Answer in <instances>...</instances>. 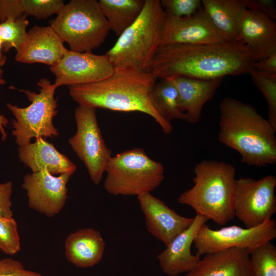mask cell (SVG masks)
Wrapping results in <instances>:
<instances>
[{
    "mask_svg": "<svg viewBox=\"0 0 276 276\" xmlns=\"http://www.w3.org/2000/svg\"><path fill=\"white\" fill-rule=\"evenodd\" d=\"M204 256L186 276H252L247 249L231 248Z\"/></svg>",
    "mask_w": 276,
    "mask_h": 276,
    "instance_id": "20",
    "label": "cell"
},
{
    "mask_svg": "<svg viewBox=\"0 0 276 276\" xmlns=\"http://www.w3.org/2000/svg\"><path fill=\"white\" fill-rule=\"evenodd\" d=\"M276 177L259 179L240 177L236 180L234 214L246 228L258 226L271 219L276 212Z\"/></svg>",
    "mask_w": 276,
    "mask_h": 276,
    "instance_id": "10",
    "label": "cell"
},
{
    "mask_svg": "<svg viewBox=\"0 0 276 276\" xmlns=\"http://www.w3.org/2000/svg\"><path fill=\"white\" fill-rule=\"evenodd\" d=\"M2 47L3 42L0 39V67L3 66L7 61V57L3 53Z\"/></svg>",
    "mask_w": 276,
    "mask_h": 276,
    "instance_id": "38",
    "label": "cell"
},
{
    "mask_svg": "<svg viewBox=\"0 0 276 276\" xmlns=\"http://www.w3.org/2000/svg\"><path fill=\"white\" fill-rule=\"evenodd\" d=\"M165 78L176 87L180 109L186 116V122L191 124L200 121L204 105L213 98L223 79H199L183 76Z\"/></svg>",
    "mask_w": 276,
    "mask_h": 276,
    "instance_id": "19",
    "label": "cell"
},
{
    "mask_svg": "<svg viewBox=\"0 0 276 276\" xmlns=\"http://www.w3.org/2000/svg\"><path fill=\"white\" fill-rule=\"evenodd\" d=\"M13 192L12 183L8 181L0 183V215L5 217H12L11 210V195Z\"/></svg>",
    "mask_w": 276,
    "mask_h": 276,
    "instance_id": "35",
    "label": "cell"
},
{
    "mask_svg": "<svg viewBox=\"0 0 276 276\" xmlns=\"http://www.w3.org/2000/svg\"><path fill=\"white\" fill-rule=\"evenodd\" d=\"M64 247L65 256L70 263L79 268H88L101 261L105 243L98 231L88 227L70 234Z\"/></svg>",
    "mask_w": 276,
    "mask_h": 276,
    "instance_id": "22",
    "label": "cell"
},
{
    "mask_svg": "<svg viewBox=\"0 0 276 276\" xmlns=\"http://www.w3.org/2000/svg\"><path fill=\"white\" fill-rule=\"evenodd\" d=\"M24 14L20 0H0V22L18 19Z\"/></svg>",
    "mask_w": 276,
    "mask_h": 276,
    "instance_id": "33",
    "label": "cell"
},
{
    "mask_svg": "<svg viewBox=\"0 0 276 276\" xmlns=\"http://www.w3.org/2000/svg\"><path fill=\"white\" fill-rule=\"evenodd\" d=\"M56 88L99 82L110 76L114 68L107 56L66 49L62 58L50 66Z\"/></svg>",
    "mask_w": 276,
    "mask_h": 276,
    "instance_id": "12",
    "label": "cell"
},
{
    "mask_svg": "<svg viewBox=\"0 0 276 276\" xmlns=\"http://www.w3.org/2000/svg\"><path fill=\"white\" fill-rule=\"evenodd\" d=\"M20 2L25 14L38 19L57 14L64 5L62 0H20Z\"/></svg>",
    "mask_w": 276,
    "mask_h": 276,
    "instance_id": "30",
    "label": "cell"
},
{
    "mask_svg": "<svg viewBox=\"0 0 276 276\" xmlns=\"http://www.w3.org/2000/svg\"><path fill=\"white\" fill-rule=\"evenodd\" d=\"M145 0H100L99 3L110 28L119 37L137 19Z\"/></svg>",
    "mask_w": 276,
    "mask_h": 276,
    "instance_id": "24",
    "label": "cell"
},
{
    "mask_svg": "<svg viewBox=\"0 0 276 276\" xmlns=\"http://www.w3.org/2000/svg\"><path fill=\"white\" fill-rule=\"evenodd\" d=\"M239 38L255 62L263 59L276 52L275 21L246 8L239 23Z\"/></svg>",
    "mask_w": 276,
    "mask_h": 276,
    "instance_id": "17",
    "label": "cell"
},
{
    "mask_svg": "<svg viewBox=\"0 0 276 276\" xmlns=\"http://www.w3.org/2000/svg\"><path fill=\"white\" fill-rule=\"evenodd\" d=\"M202 8L213 25L227 40H240L239 23L245 0H202Z\"/></svg>",
    "mask_w": 276,
    "mask_h": 276,
    "instance_id": "23",
    "label": "cell"
},
{
    "mask_svg": "<svg viewBox=\"0 0 276 276\" xmlns=\"http://www.w3.org/2000/svg\"><path fill=\"white\" fill-rule=\"evenodd\" d=\"M225 41L227 40L215 29L202 7L189 17L176 18L165 14L160 45L210 44Z\"/></svg>",
    "mask_w": 276,
    "mask_h": 276,
    "instance_id": "14",
    "label": "cell"
},
{
    "mask_svg": "<svg viewBox=\"0 0 276 276\" xmlns=\"http://www.w3.org/2000/svg\"><path fill=\"white\" fill-rule=\"evenodd\" d=\"M157 79L150 72L131 68H114L102 81L68 86L69 94L79 105L122 112L137 111L152 117L164 132L173 127L156 112L151 103V94Z\"/></svg>",
    "mask_w": 276,
    "mask_h": 276,
    "instance_id": "2",
    "label": "cell"
},
{
    "mask_svg": "<svg viewBox=\"0 0 276 276\" xmlns=\"http://www.w3.org/2000/svg\"><path fill=\"white\" fill-rule=\"evenodd\" d=\"M276 237L275 221L271 219L258 226L243 228L236 225L213 229L205 223L199 228L194 241L199 257L231 248H242L250 252Z\"/></svg>",
    "mask_w": 276,
    "mask_h": 276,
    "instance_id": "11",
    "label": "cell"
},
{
    "mask_svg": "<svg viewBox=\"0 0 276 276\" xmlns=\"http://www.w3.org/2000/svg\"><path fill=\"white\" fill-rule=\"evenodd\" d=\"M26 14L21 17L8 19L0 22V39L3 42L2 51L7 52L12 48L16 52L24 45L28 36L27 27L29 21Z\"/></svg>",
    "mask_w": 276,
    "mask_h": 276,
    "instance_id": "26",
    "label": "cell"
},
{
    "mask_svg": "<svg viewBox=\"0 0 276 276\" xmlns=\"http://www.w3.org/2000/svg\"><path fill=\"white\" fill-rule=\"evenodd\" d=\"M247 9L262 14L272 20L276 19V2L274 0H245Z\"/></svg>",
    "mask_w": 276,
    "mask_h": 276,
    "instance_id": "34",
    "label": "cell"
},
{
    "mask_svg": "<svg viewBox=\"0 0 276 276\" xmlns=\"http://www.w3.org/2000/svg\"><path fill=\"white\" fill-rule=\"evenodd\" d=\"M51 26L33 27L28 32L26 41L15 60L20 63H39L50 66L64 55L66 48Z\"/></svg>",
    "mask_w": 276,
    "mask_h": 276,
    "instance_id": "18",
    "label": "cell"
},
{
    "mask_svg": "<svg viewBox=\"0 0 276 276\" xmlns=\"http://www.w3.org/2000/svg\"><path fill=\"white\" fill-rule=\"evenodd\" d=\"M159 80L151 94V103L155 110L168 123L171 124L173 120L186 121V116L180 109L176 87L168 78Z\"/></svg>",
    "mask_w": 276,
    "mask_h": 276,
    "instance_id": "25",
    "label": "cell"
},
{
    "mask_svg": "<svg viewBox=\"0 0 276 276\" xmlns=\"http://www.w3.org/2000/svg\"><path fill=\"white\" fill-rule=\"evenodd\" d=\"M208 220L196 215L191 225L178 235L157 258L163 272L168 276H177L191 271L200 257L192 254L191 248L200 227Z\"/></svg>",
    "mask_w": 276,
    "mask_h": 276,
    "instance_id": "16",
    "label": "cell"
},
{
    "mask_svg": "<svg viewBox=\"0 0 276 276\" xmlns=\"http://www.w3.org/2000/svg\"><path fill=\"white\" fill-rule=\"evenodd\" d=\"M104 187L110 194L139 196L156 189L165 177L164 166L142 148L125 151L111 157Z\"/></svg>",
    "mask_w": 276,
    "mask_h": 276,
    "instance_id": "7",
    "label": "cell"
},
{
    "mask_svg": "<svg viewBox=\"0 0 276 276\" xmlns=\"http://www.w3.org/2000/svg\"><path fill=\"white\" fill-rule=\"evenodd\" d=\"M18 157L32 172L47 170L52 175L61 174L77 169L76 166L65 155L43 137L19 147Z\"/></svg>",
    "mask_w": 276,
    "mask_h": 276,
    "instance_id": "21",
    "label": "cell"
},
{
    "mask_svg": "<svg viewBox=\"0 0 276 276\" xmlns=\"http://www.w3.org/2000/svg\"><path fill=\"white\" fill-rule=\"evenodd\" d=\"M137 197L148 231L166 246L193 221L194 217L179 215L150 193Z\"/></svg>",
    "mask_w": 276,
    "mask_h": 276,
    "instance_id": "15",
    "label": "cell"
},
{
    "mask_svg": "<svg viewBox=\"0 0 276 276\" xmlns=\"http://www.w3.org/2000/svg\"><path fill=\"white\" fill-rule=\"evenodd\" d=\"M20 248L17 222L13 217L0 215V249L7 255L13 256Z\"/></svg>",
    "mask_w": 276,
    "mask_h": 276,
    "instance_id": "29",
    "label": "cell"
},
{
    "mask_svg": "<svg viewBox=\"0 0 276 276\" xmlns=\"http://www.w3.org/2000/svg\"><path fill=\"white\" fill-rule=\"evenodd\" d=\"M37 85L38 93L17 89L23 92L31 102L28 106L19 107L7 103L15 119L12 121V134L19 147L29 144L33 138H53L59 135L53 123V119L58 112L57 100L54 98L56 88L49 80L44 78L38 81Z\"/></svg>",
    "mask_w": 276,
    "mask_h": 276,
    "instance_id": "8",
    "label": "cell"
},
{
    "mask_svg": "<svg viewBox=\"0 0 276 276\" xmlns=\"http://www.w3.org/2000/svg\"><path fill=\"white\" fill-rule=\"evenodd\" d=\"M255 62L249 50L240 40L165 45L158 47L150 72L157 79L172 76L214 79L249 74Z\"/></svg>",
    "mask_w": 276,
    "mask_h": 276,
    "instance_id": "1",
    "label": "cell"
},
{
    "mask_svg": "<svg viewBox=\"0 0 276 276\" xmlns=\"http://www.w3.org/2000/svg\"><path fill=\"white\" fill-rule=\"evenodd\" d=\"M0 276H43L40 273L26 269L19 261L12 258L0 260Z\"/></svg>",
    "mask_w": 276,
    "mask_h": 276,
    "instance_id": "32",
    "label": "cell"
},
{
    "mask_svg": "<svg viewBox=\"0 0 276 276\" xmlns=\"http://www.w3.org/2000/svg\"><path fill=\"white\" fill-rule=\"evenodd\" d=\"M50 26L70 50L91 52L105 41L110 30L96 0H72L64 4Z\"/></svg>",
    "mask_w": 276,
    "mask_h": 276,
    "instance_id": "6",
    "label": "cell"
},
{
    "mask_svg": "<svg viewBox=\"0 0 276 276\" xmlns=\"http://www.w3.org/2000/svg\"><path fill=\"white\" fill-rule=\"evenodd\" d=\"M252 276H276V247L268 242L250 252Z\"/></svg>",
    "mask_w": 276,
    "mask_h": 276,
    "instance_id": "27",
    "label": "cell"
},
{
    "mask_svg": "<svg viewBox=\"0 0 276 276\" xmlns=\"http://www.w3.org/2000/svg\"><path fill=\"white\" fill-rule=\"evenodd\" d=\"M254 69L262 74L276 76V52L263 59L255 62Z\"/></svg>",
    "mask_w": 276,
    "mask_h": 276,
    "instance_id": "36",
    "label": "cell"
},
{
    "mask_svg": "<svg viewBox=\"0 0 276 276\" xmlns=\"http://www.w3.org/2000/svg\"><path fill=\"white\" fill-rule=\"evenodd\" d=\"M194 172L193 186L181 194L177 202L218 225L231 221L235 216V166L223 161L204 160L196 164Z\"/></svg>",
    "mask_w": 276,
    "mask_h": 276,
    "instance_id": "4",
    "label": "cell"
},
{
    "mask_svg": "<svg viewBox=\"0 0 276 276\" xmlns=\"http://www.w3.org/2000/svg\"><path fill=\"white\" fill-rule=\"evenodd\" d=\"M165 17L160 1L145 0L139 17L105 54L114 68L150 72Z\"/></svg>",
    "mask_w": 276,
    "mask_h": 276,
    "instance_id": "5",
    "label": "cell"
},
{
    "mask_svg": "<svg viewBox=\"0 0 276 276\" xmlns=\"http://www.w3.org/2000/svg\"><path fill=\"white\" fill-rule=\"evenodd\" d=\"M160 2L167 15L176 18L192 16L202 7L201 0H162Z\"/></svg>",
    "mask_w": 276,
    "mask_h": 276,
    "instance_id": "31",
    "label": "cell"
},
{
    "mask_svg": "<svg viewBox=\"0 0 276 276\" xmlns=\"http://www.w3.org/2000/svg\"><path fill=\"white\" fill-rule=\"evenodd\" d=\"M3 71L0 67V85H4L6 83L5 80L3 78ZM9 123L8 120L4 115L0 114V132L2 134V140L5 141L7 137V134L5 130Z\"/></svg>",
    "mask_w": 276,
    "mask_h": 276,
    "instance_id": "37",
    "label": "cell"
},
{
    "mask_svg": "<svg viewBox=\"0 0 276 276\" xmlns=\"http://www.w3.org/2000/svg\"><path fill=\"white\" fill-rule=\"evenodd\" d=\"M74 172L58 176L47 170L26 174L22 188L27 192L29 207L49 217L59 213L68 197L67 183Z\"/></svg>",
    "mask_w": 276,
    "mask_h": 276,
    "instance_id": "13",
    "label": "cell"
},
{
    "mask_svg": "<svg viewBox=\"0 0 276 276\" xmlns=\"http://www.w3.org/2000/svg\"><path fill=\"white\" fill-rule=\"evenodd\" d=\"M219 141L248 166L276 163V129L252 105L231 97L219 104Z\"/></svg>",
    "mask_w": 276,
    "mask_h": 276,
    "instance_id": "3",
    "label": "cell"
},
{
    "mask_svg": "<svg viewBox=\"0 0 276 276\" xmlns=\"http://www.w3.org/2000/svg\"><path fill=\"white\" fill-rule=\"evenodd\" d=\"M96 110L78 105L75 111L77 131L68 143L84 164L93 182L98 185L112 156L99 127Z\"/></svg>",
    "mask_w": 276,
    "mask_h": 276,
    "instance_id": "9",
    "label": "cell"
},
{
    "mask_svg": "<svg viewBox=\"0 0 276 276\" xmlns=\"http://www.w3.org/2000/svg\"><path fill=\"white\" fill-rule=\"evenodd\" d=\"M249 74L254 84L265 98L268 106V121L276 129V76L259 73L254 68Z\"/></svg>",
    "mask_w": 276,
    "mask_h": 276,
    "instance_id": "28",
    "label": "cell"
}]
</instances>
